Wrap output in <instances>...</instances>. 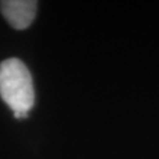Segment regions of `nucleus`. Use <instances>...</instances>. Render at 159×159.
Returning a JSON list of instances; mask_svg holds the SVG:
<instances>
[{
    "mask_svg": "<svg viewBox=\"0 0 159 159\" xmlns=\"http://www.w3.org/2000/svg\"><path fill=\"white\" fill-rule=\"evenodd\" d=\"M3 16L15 29H25L32 24L37 12L34 0H4L0 2Z\"/></svg>",
    "mask_w": 159,
    "mask_h": 159,
    "instance_id": "nucleus-2",
    "label": "nucleus"
},
{
    "mask_svg": "<svg viewBox=\"0 0 159 159\" xmlns=\"http://www.w3.org/2000/svg\"><path fill=\"white\" fill-rule=\"evenodd\" d=\"M0 96L15 118L29 116L34 105V89L31 73L21 60L12 57L0 64Z\"/></svg>",
    "mask_w": 159,
    "mask_h": 159,
    "instance_id": "nucleus-1",
    "label": "nucleus"
}]
</instances>
